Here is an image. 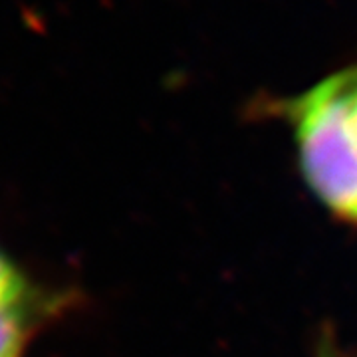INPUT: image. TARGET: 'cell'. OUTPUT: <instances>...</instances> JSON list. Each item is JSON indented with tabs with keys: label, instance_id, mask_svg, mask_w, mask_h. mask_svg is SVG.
Masks as SVG:
<instances>
[{
	"label": "cell",
	"instance_id": "cell-1",
	"mask_svg": "<svg viewBox=\"0 0 357 357\" xmlns=\"http://www.w3.org/2000/svg\"><path fill=\"white\" fill-rule=\"evenodd\" d=\"M286 117L310 189L333 215L357 222V135L340 74L288 103Z\"/></svg>",
	"mask_w": 357,
	"mask_h": 357
},
{
	"label": "cell",
	"instance_id": "cell-2",
	"mask_svg": "<svg viewBox=\"0 0 357 357\" xmlns=\"http://www.w3.org/2000/svg\"><path fill=\"white\" fill-rule=\"evenodd\" d=\"M28 337L26 304L0 307V357H20Z\"/></svg>",
	"mask_w": 357,
	"mask_h": 357
},
{
	"label": "cell",
	"instance_id": "cell-3",
	"mask_svg": "<svg viewBox=\"0 0 357 357\" xmlns=\"http://www.w3.org/2000/svg\"><path fill=\"white\" fill-rule=\"evenodd\" d=\"M28 286L18 268L0 252V307L26 304Z\"/></svg>",
	"mask_w": 357,
	"mask_h": 357
},
{
	"label": "cell",
	"instance_id": "cell-4",
	"mask_svg": "<svg viewBox=\"0 0 357 357\" xmlns=\"http://www.w3.org/2000/svg\"><path fill=\"white\" fill-rule=\"evenodd\" d=\"M337 74H340L342 86H344L347 114H349L351 126H354V131H356L357 135V64L351 66V68H345V70L337 72Z\"/></svg>",
	"mask_w": 357,
	"mask_h": 357
},
{
	"label": "cell",
	"instance_id": "cell-5",
	"mask_svg": "<svg viewBox=\"0 0 357 357\" xmlns=\"http://www.w3.org/2000/svg\"><path fill=\"white\" fill-rule=\"evenodd\" d=\"M321 357H332V356H330V354H326V356H321Z\"/></svg>",
	"mask_w": 357,
	"mask_h": 357
}]
</instances>
